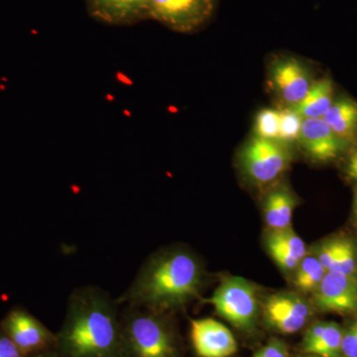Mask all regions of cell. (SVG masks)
<instances>
[{
	"mask_svg": "<svg viewBox=\"0 0 357 357\" xmlns=\"http://www.w3.org/2000/svg\"><path fill=\"white\" fill-rule=\"evenodd\" d=\"M114 304L98 289L84 288L73 293L59 340L66 357L121 356L123 344Z\"/></svg>",
	"mask_w": 357,
	"mask_h": 357,
	"instance_id": "1",
	"label": "cell"
},
{
	"mask_svg": "<svg viewBox=\"0 0 357 357\" xmlns=\"http://www.w3.org/2000/svg\"><path fill=\"white\" fill-rule=\"evenodd\" d=\"M203 270L198 258L177 249L155 256L141 269L123 300L153 310L183 306L199 292Z\"/></svg>",
	"mask_w": 357,
	"mask_h": 357,
	"instance_id": "2",
	"label": "cell"
},
{
	"mask_svg": "<svg viewBox=\"0 0 357 357\" xmlns=\"http://www.w3.org/2000/svg\"><path fill=\"white\" fill-rule=\"evenodd\" d=\"M122 344L131 357H175L176 347L166 324L151 312H131Z\"/></svg>",
	"mask_w": 357,
	"mask_h": 357,
	"instance_id": "3",
	"label": "cell"
},
{
	"mask_svg": "<svg viewBox=\"0 0 357 357\" xmlns=\"http://www.w3.org/2000/svg\"><path fill=\"white\" fill-rule=\"evenodd\" d=\"M215 311L243 331L255 328L259 312L255 285L243 277H229L215 289L210 299Z\"/></svg>",
	"mask_w": 357,
	"mask_h": 357,
	"instance_id": "4",
	"label": "cell"
},
{
	"mask_svg": "<svg viewBox=\"0 0 357 357\" xmlns=\"http://www.w3.org/2000/svg\"><path fill=\"white\" fill-rule=\"evenodd\" d=\"M239 166L246 178L256 185L274 182L290 166L292 155L278 141L253 136L239 152Z\"/></svg>",
	"mask_w": 357,
	"mask_h": 357,
	"instance_id": "5",
	"label": "cell"
},
{
	"mask_svg": "<svg viewBox=\"0 0 357 357\" xmlns=\"http://www.w3.org/2000/svg\"><path fill=\"white\" fill-rule=\"evenodd\" d=\"M218 0H149V20L183 34L199 31L211 20Z\"/></svg>",
	"mask_w": 357,
	"mask_h": 357,
	"instance_id": "6",
	"label": "cell"
},
{
	"mask_svg": "<svg viewBox=\"0 0 357 357\" xmlns=\"http://www.w3.org/2000/svg\"><path fill=\"white\" fill-rule=\"evenodd\" d=\"M269 82L279 100L292 107L303 102L314 84L309 68L292 57L277 59L270 65Z\"/></svg>",
	"mask_w": 357,
	"mask_h": 357,
	"instance_id": "7",
	"label": "cell"
},
{
	"mask_svg": "<svg viewBox=\"0 0 357 357\" xmlns=\"http://www.w3.org/2000/svg\"><path fill=\"white\" fill-rule=\"evenodd\" d=\"M263 314L270 328L284 335H293L306 325L312 309L299 295L276 293L265 300Z\"/></svg>",
	"mask_w": 357,
	"mask_h": 357,
	"instance_id": "8",
	"label": "cell"
},
{
	"mask_svg": "<svg viewBox=\"0 0 357 357\" xmlns=\"http://www.w3.org/2000/svg\"><path fill=\"white\" fill-rule=\"evenodd\" d=\"M314 302L324 312L357 314V279L354 276L328 271L317 290Z\"/></svg>",
	"mask_w": 357,
	"mask_h": 357,
	"instance_id": "9",
	"label": "cell"
},
{
	"mask_svg": "<svg viewBox=\"0 0 357 357\" xmlns=\"http://www.w3.org/2000/svg\"><path fill=\"white\" fill-rule=\"evenodd\" d=\"M88 15L100 24L128 27L149 20V0H84Z\"/></svg>",
	"mask_w": 357,
	"mask_h": 357,
	"instance_id": "10",
	"label": "cell"
},
{
	"mask_svg": "<svg viewBox=\"0 0 357 357\" xmlns=\"http://www.w3.org/2000/svg\"><path fill=\"white\" fill-rule=\"evenodd\" d=\"M191 340L199 357H230L238 349L232 333L213 319H192Z\"/></svg>",
	"mask_w": 357,
	"mask_h": 357,
	"instance_id": "11",
	"label": "cell"
},
{
	"mask_svg": "<svg viewBox=\"0 0 357 357\" xmlns=\"http://www.w3.org/2000/svg\"><path fill=\"white\" fill-rule=\"evenodd\" d=\"M4 333L23 354L42 351L54 342L53 335L43 324L23 309H14L2 324Z\"/></svg>",
	"mask_w": 357,
	"mask_h": 357,
	"instance_id": "12",
	"label": "cell"
},
{
	"mask_svg": "<svg viewBox=\"0 0 357 357\" xmlns=\"http://www.w3.org/2000/svg\"><path fill=\"white\" fill-rule=\"evenodd\" d=\"M299 142L310 158L321 163L337 159L345 145L323 119H304Z\"/></svg>",
	"mask_w": 357,
	"mask_h": 357,
	"instance_id": "13",
	"label": "cell"
},
{
	"mask_svg": "<svg viewBox=\"0 0 357 357\" xmlns=\"http://www.w3.org/2000/svg\"><path fill=\"white\" fill-rule=\"evenodd\" d=\"M265 243L270 256L285 271H295L307 255L306 244L291 227L272 230Z\"/></svg>",
	"mask_w": 357,
	"mask_h": 357,
	"instance_id": "14",
	"label": "cell"
},
{
	"mask_svg": "<svg viewBox=\"0 0 357 357\" xmlns=\"http://www.w3.org/2000/svg\"><path fill=\"white\" fill-rule=\"evenodd\" d=\"M344 331L335 323L314 324L307 331L303 349L307 354L318 357H342Z\"/></svg>",
	"mask_w": 357,
	"mask_h": 357,
	"instance_id": "15",
	"label": "cell"
},
{
	"mask_svg": "<svg viewBox=\"0 0 357 357\" xmlns=\"http://www.w3.org/2000/svg\"><path fill=\"white\" fill-rule=\"evenodd\" d=\"M297 204V198L288 185H279L268 192L263 204V213L268 227L272 230L290 227Z\"/></svg>",
	"mask_w": 357,
	"mask_h": 357,
	"instance_id": "16",
	"label": "cell"
},
{
	"mask_svg": "<svg viewBox=\"0 0 357 357\" xmlns=\"http://www.w3.org/2000/svg\"><path fill=\"white\" fill-rule=\"evenodd\" d=\"M333 132L344 144L356 139L357 136V102L349 98L333 100V105L323 117Z\"/></svg>",
	"mask_w": 357,
	"mask_h": 357,
	"instance_id": "17",
	"label": "cell"
},
{
	"mask_svg": "<svg viewBox=\"0 0 357 357\" xmlns=\"http://www.w3.org/2000/svg\"><path fill=\"white\" fill-rule=\"evenodd\" d=\"M333 102V83L325 77L314 82L303 102L295 107L303 119H323Z\"/></svg>",
	"mask_w": 357,
	"mask_h": 357,
	"instance_id": "18",
	"label": "cell"
},
{
	"mask_svg": "<svg viewBox=\"0 0 357 357\" xmlns=\"http://www.w3.org/2000/svg\"><path fill=\"white\" fill-rule=\"evenodd\" d=\"M295 271L296 287L304 293H314L326 273L318 258L310 255L305 256Z\"/></svg>",
	"mask_w": 357,
	"mask_h": 357,
	"instance_id": "19",
	"label": "cell"
},
{
	"mask_svg": "<svg viewBox=\"0 0 357 357\" xmlns=\"http://www.w3.org/2000/svg\"><path fill=\"white\" fill-rule=\"evenodd\" d=\"M280 112L279 122L278 142L285 146H290L293 143L299 142L301 129L304 119L301 116L295 107H286Z\"/></svg>",
	"mask_w": 357,
	"mask_h": 357,
	"instance_id": "20",
	"label": "cell"
},
{
	"mask_svg": "<svg viewBox=\"0 0 357 357\" xmlns=\"http://www.w3.org/2000/svg\"><path fill=\"white\" fill-rule=\"evenodd\" d=\"M280 112L274 109H263L256 114L253 132L255 137L266 140H278Z\"/></svg>",
	"mask_w": 357,
	"mask_h": 357,
	"instance_id": "21",
	"label": "cell"
},
{
	"mask_svg": "<svg viewBox=\"0 0 357 357\" xmlns=\"http://www.w3.org/2000/svg\"><path fill=\"white\" fill-rule=\"evenodd\" d=\"M357 270L356 246L351 239L342 238L340 252L330 271L356 277Z\"/></svg>",
	"mask_w": 357,
	"mask_h": 357,
	"instance_id": "22",
	"label": "cell"
},
{
	"mask_svg": "<svg viewBox=\"0 0 357 357\" xmlns=\"http://www.w3.org/2000/svg\"><path fill=\"white\" fill-rule=\"evenodd\" d=\"M342 238L332 239V241H326L325 243L319 246L318 255L317 258L319 263L323 265L326 272L330 271L333 263L337 259L338 252H340Z\"/></svg>",
	"mask_w": 357,
	"mask_h": 357,
	"instance_id": "23",
	"label": "cell"
},
{
	"mask_svg": "<svg viewBox=\"0 0 357 357\" xmlns=\"http://www.w3.org/2000/svg\"><path fill=\"white\" fill-rule=\"evenodd\" d=\"M342 357H357V321L344 332Z\"/></svg>",
	"mask_w": 357,
	"mask_h": 357,
	"instance_id": "24",
	"label": "cell"
},
{
	"mask_svg": "<svg viewBox=\"0 0 357 357\" xmlns=\"http://www.w3.org/2000/svg\"><path fill=\"white\" fill-rule=\"evenodd\" d=\"M252 357H290L287 347L282 340H271Z\"/></svg>",
	"mask_w": 357,
	"mask_h": 357,
	"instance_id": "25",
	"label": "cell"
},
{
	"mask_svg": "<svg viewBox=\"0 0 357 357\" xmlns=\"http://www.w3.org/2000/svg\"><path fill=\"white\" fill-rule=\"evenodd\" d=\"M25 354L18 349L8 335H0V357H24Z\"/></svg>",
	"mask_w": 357,
	"mask_h": 357,
	"instance_id": "26",
	"label": "cell"
},
{
	"mask_svg": "<svg viewBox=\"0 0 357 357\" xmlns=\"http://www.w3.org/2000/svg\"><path fill=\"white\" fill-rule=\"evenodd\" d=\"M347 175L351 180L357 182V145L349 156L347 165Z\"/></svg>",
	"mask_w": 357,
	"mask_h": 357,
	"instance_id": "27",
	"label": "cell"
},
{
	"mask_svg": "<svg viewBox=\"0 0 357 357\" xmlns=\"http://www.w3.org/2000/svg\"><path fill=\"white\" fill-rule=\"evenodd\" d=\"M354 220L357 225V188L356 191V197H354Z\"/></svg>",
	"mask_w": 357,
	"mask_h": 357,
	"instance_id": "28",
	"label": "cell"
},
{
	"mask_svg": "<svg viewBox=\"0 0 357 357\" xmlns=\"http://www.w3.org/2000/svg\"><path fill=\"white\" fill-rule=\"evenodd\" d=\"M303 357H318V356H312V354H310V356H303Z\"/></svg>",
	"mask_w": 357,
	"mask_h": 357,
	"instance_id": "29",
	"label": "cell"
},
{
	"mask_svg": "<svg viewBox=\"0 0 357 357\" xmlns=\"http://www.w3.org/2000/svg\"><path fill=\"white\" fill-rule=\"evenodd\" d=\"M47 357H48V356H47Z\"/></svg>",
	"mask_w": 357,
	"mask_h": 357,
	"instance_id": "30",
	"label": "cell"
}]
</instances>
